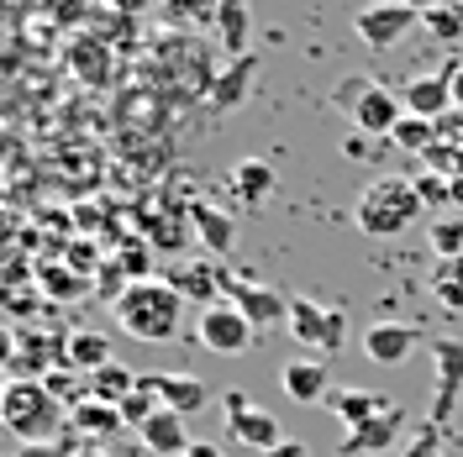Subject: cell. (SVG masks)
I'll return each mask as SVG.
<instances>
[{"label": "cell", "instance_id": "cell-1", "mask_svg": "<svg viewBox=\"0 0 463 457\" xmlns=\"http://www.w3.org/2000/svg\"><path fill=\"white\" fill-rule=\"evenodd\" d=\"M116 326L137 342H169L184 321V294L169 279H143V284H127L116 294Z\"/></svg>", "mask_w": 463, "mask_h": 457}, {"label": "cell", "instance_id": "cell-2", "mask_svg": "<svg viewBox=\"0 0 463 457\" xmlns=\"http://www.w3.org/2000/svg\"><path fill=\"white\" fill-rule=\"evenodd\" d=\"M421 190H416V179H401V173H379L364 184V195L353 201V221L364 237H401L421 221Z\"/></svg>", "mask_w": 463, "mask_h": 457}, {"label": "cell", "instance_id": "cell-3", "mask_svg": "<svg viewBox=\"0 0 463 457\" xmlns=\"http://www.w3.org/2000/svg\"><path fill=\"white\" fill-rule=\"evenodd\" d=\"M0 415H5V431L32 447V442H58L63 426H69V405L58 400L43 378H11L5 384V400H0Z\"/></svg>", "mask_w": 463, "mask_h": 457}, {"label": "cell", "instance_id": "cell-4", "mask_svg": "<svg viewBox=\"0 0 463 457\" xmlns=\"http://www.w3.org/2000/svg\"><path fill=\"white\" fill-rule=\"evenodd\" d=\"M195 342H201L205 352H216V358H237V352H248V347L259 342V326L237 311L232 300H216V305H205L201 321H195Z\"/></svg>", "mask_w": 463, "mask_h": 457}, {"label": "cell", "instance_id": "cell-5", "mask_svg": "<svg viewBox=\"0 0 463 457\" xmlns=\"http://www.w3.org/2000/svg\"><path fill=\"white\" fill-rule=\"evenodd\" d=\"M437 368V389H432V410H427V426H448L453 410L463 405V337H432L427 342Z\"/></svg>", "mask_w": 463, "mask_h": 457}, {"label": "cell", "instance_id": "cell-6", "mask_svg": "<svg viewBox=\"0 0 463 457\" xmlns=\"http://www.w3.org/2000/svg\"><path fill=\"white\" fill-rule=\"evenodd\" d=\"M289 326H295V342L317 352H337L347 342V311H321L306 294H289Z\"/></svg>", "mask_w": 463, "mask_h": 457}, {"label": "cell", "instance_id": "cell-7", "mask_svg": "<svg viewBox=\"0 0 463 457\" xmlns=\"http://www.w3.org/2000/svg\"><path fill=\"white\" fill-rule=\"evenodd\" d=\"M222 410H227V436L242 442V447H253L259 457H269L279 442H285V436H279V421H274L269 410H259V405H248L242 395H227Z\"/></svg>", "mask_w": 463, "mask_h": 457}, {"label": "cell", "instance_id": "cell-8", "mask_svg": "<svg viewBox=\"0 0 463 457\" xmlns=\"http://www.w3.org/2000/svg\"><path fill=\"white\" fill-rule=\"evenodd\" d=\"M411 27H421V5H369L353 16V32L369 42V48H395Z\"/></svg>", "mask_w": 463, "mask_h": 457}, {"label": "cell", "instance_id": "cell-9", "mask_svg": "<svg viewBox=\"0 0 463 457\" xmlns=\"http://www.w3.org/2000/svg\"><path fill=\"white\" fill-rule=\"evenodd\" d=\"M353 126L364 132V137H390L395 126L405 121V100L395 95V89H384V85H369L364 95H358V106H353Z\"/></svg>", "mask_w": 463, "mask_h": 457}, {"label": "cell", "instance_id": "cell-10", "mask_svg": "<svg viewBox=\"0 0 463 457\" xmlns=\"http://www.w3.org/2000/svg\"><path fill=\"white\" fill-rule=\"evenodd\" d=\"M416 347H421V331H416V326H405V321H374V326L364 331V358L379 363V368L405 363Z\"/></svg>", "mask_w": 463, "mask_h": 457}, {"label": "cell", "instance_id": "cell-11", "mask_svg": "<svg viewBox=\"0 0 463 457\" xmlns=\"http://www.w3.org/2000/svg\"><path fill=\"white\" fill-rule=\"evenodd\" d=\"M405 116H421V121H442L453 111V74H416L401 85Z\"/></svg>", "mask_w": 463, "mask_h": 457}, {"label": "cell", "instance_id": "cell-12", "mask_svg": "<svg viewBox=\"0 0 463 457\" xmlns=\"http://www.w3.org/2000/svg\"><path fill=\"white\" fill-rule=\"evenodd\" d=\"M279 389H285L295 405H326L332 395V373L321 358H289L285 368H279Z\"/></svg>", "mask_w": 463, "mask_h": 457}, {"label": "cell", "instance_id": "cell-13", "mask_svg": "<svg viewBox=\"0 0 463 457\" xmlns=\"http://www.w3.org/2000/svg\"><path fill=\"white\" fill-rule=\"evenodd\" d=\"M401 431H405V410L395 405V410H384V415H374V421H364L358 431H347L337 452L343 457H379L384 447L401 442Z\"/></svg>", "mask_w": 463, "mask_h": 457}, {"label": "cell", "instance_id": "cell-14", "mask_svg": "<svg viewBox=\"0 0 463 457\" xmlns=\"http://www.w3.org/2000/svg\"><path fill=\"white\" fill-rule=\"evenodd\" d=\"M153 389H158V405L174 410V415H184V421L211 405V384L195 378V373H153Z\"/></svg>", "mask_w": 463, "mask_h": 457}, {"label": "cell", "instance_id": "cell-15", "mask_svg": "<svg viewBox=\"0 0 463 457\" xmlns=\"http://www.w3.org/2000/svg\"><path fill=\"white\" fill-rule=\"evenodd\" d=\"M227 289H232V305L248 315L253 326H269V321H289V294H279V289H263V284H232L227 279Z\"/></svg>", "mask_w": 463, "mask_h": 457}, {"label": "cell", "instance_id": "cell-16", "mask_svg": "<svg viewBox=\"0 0 463 457\" xmlns=\"http://www.w3.org/2000/svg\"><path fill=\"white\" fill-rule=\"evenodd\" d=\"M326 405H332V415H337L347 431H358L364 421H374V415H384V410H395L379 389H332Z\"/></svg>", "mask_w": 463, "mask_h": 457}, {"label": "cell", "instance_id": "cell-17", "mask_svg": "<svg viewBox=\"0 0 463 457\" xmlns=\"http://www.w3.org/2000/svg\"><path fill=\"white\" fill-rule=\"evenodd\" d=\"M137 442H143L147 452L158 457H184L190 452V431H184V415H174V410H158L143 431H137Z\"/></svg>", "mask_w": 463, "mask_h": 457}, {"label": "cell", "instance_id": "cell-18", "mask_svg": "<svg viewBox=\"0 0 463 457\" xmlns=\"http://www.w3.org/2000/svg\"><path fill=\"white\" fill-rule=\"evenodd\" d=\"M63 363L85 368V378H95L100 368H111V337L106 331H69L63 337Z\"/></svg>", "mask_w": 463, "mask_h": 457}, {"label": "cell", "instance_id": "cell-19", "mask_svg": "<svg viewBox=\"0 0 463 457\" xmlns=\"http://www.w3.org/2000/svg\"><path fill=\"white\" fill-rule=\"evenodd\" d=\"M63 58H69V69H74L85 85H95V89L111 85V53H106V42H100V37H74Z\"/></svg>", "mask_w": 463, "mask_h": 457}, {"label": "cell", "instance_id": "cell-20", "mask_svg": "<svg viewBox=\"0 0 463 457\" xmlns=\"http://www.w3.org/2000/svg\"><path fill=\"white\" fill-rule=\"evenodd\" d=\"M53 358L63 363V342H43V337L22 331L11 347V378H37V368H48Z\"/></svg>", "mask_w": 463, "mask_h": 457}, {"label": "cell", "instance_id": "cell-21", "mask_svg": "<svg viewBox=\"0 0 463 457\" xmlns=\"http://www.w3.org/2000/svg\"><path fill=\"white\" fill-rule=\"evenodd\" d=\"M69 426L80 431L85 442H106V436L121 431V410L116 405H100V400H80L69 410Z\"/></svg>", "mask_w": 463, "mask_h": 457}, {"label": "cell", "instance_id": "cell-22", "mask_svg": "<svg viewBox=\"0 0 463 457\" xmlns=\"http://www.w3.org/2000/svg\"><path fill=\"white\" fill-rule=\"evenodd\" d=\"M232 195L242 205H263L274 195V169H269L263 158H242V163L232 169Z\"/></svg>", "mask_w": 463, "mask_h": 457}, {"label": "cell", "instance_id": "cell-23", "mask_svg": "<svg viewBox=\"0 0 463 457\" xmlns=\"http://www.w3.org/2000/svg\"><path fill=\"white\" fill-rule=\"evenodd\" d=\"M190 227H195V237L211 247V257L232 253V216L227 210H216V205H190Z\"/></svg>", "mask_w": 463, "mask_h": 457}, {"label": "cell", "instance_id": "cell-24", "mask_svg": "<svg viewBox=\"0 0 463 457\" xmlns=\"http://www.w3.org/2000/svg\"><path fill=\"white\" fill-rule=\"evenodd\" d=\"M137 384H143V373H132V368H100L95 373V378H90V400H100V405H116V410H121V405L132 400V395H137Z\"/></svg>", "mask_w": 463, "mask_h": 457}, {"label": "cell", "instance_id": "cell-25", "mask_svg": "<svg viewBox=\"0 0 463 457\" xmlns=\"http://www.w3.org/2000/svg\"><path fill=\"white\" fill-rule=\"evenodd\" d=\"M390 143L401 147V153H437V143H442V132H437V121H421V116H405L401 126L390 132Z\"/></svg>", "mask_w": 463, "mask_h": 457}, {"label": "cell", "instance_id": "cell-26", "mask_svg": "<svg viewBox=\"0 0 463 457\" xmlns=\"http://www.w3.org/2000/svg\"><path fill=\"white\" fill-rule=\"evenodd\" d=\"M432 294L448 311H463V257H437L432 263Z\"/></svg>", "mask_w": 463, "mask_h": 457}, {"label": "cell", "instance_id": "cell-27", "mask_svg": "<svg viewBox=\"0 0 463 457\" xmlns=\"http://www.w3.org/2000/svg\"><path fill=\"white\" fill-rule=\"evenodd\" d=\"M421 27L432 32L437 42H463V5H427Z\"/></svg>", "mask_w": 463, "mask_h": 457}, {"label": "cell", "instance_id": "cell-28", "mask_svg": "<svg viewBox=\"0 0 463 457\" xmlns=\"http://www.w3.org/2000/svg\"><path fill=\"white\" fill-rule=\"evenodd\" d=\"M427 242L437 257H463V216H437L427 227Z\"/></svg>", "mask_w": 463, "mask_h": 457}, {"label": "cell", "instance_id": "cell-29", "mask_svg": "<svg viewBox=\"0 0 463 457\" xmlns=\"http://www.w3.org/2000/svg\"><path fill=\"white\" fill-rule=\"evenodd\" d=\"M37 279H43V289H48L53 300H80V294H85V279H80V274H63L58 263H43Z\"/></svg>", "mask_w": 463, "mask_h": 457}, {"label": "cell", "instance_id": "cell-30", "mask_svg": "<svg viewBox=\"0 0 463 457\" xmlns=\"http://www.w3.org/2000/svg\"><path fill=\"white\" fill-rule=\"evenodd\" d=\"M169 284L179 289L184 300L195 294V300H205V305H216V300H211V284H216V279H211V268H179V274H169Z\"/></svg>", "mask_w": 463, "mask_h": 457}, {"label": "cell", "instance_id": "cell-31", "mask_svg": "<svg viewBox=\"0 0 463 457\" xmlns=\"http://www.w3.org/2000/svg\"><path fill=\"white\" fill-rule=\"evenodd\" d=\"M401 457H442V431H437V426H421L411 442H405Z\"/></svg>", "mask_w": 463, "mask_h": 457}, {"label": "cell", "instance_id": "cell-32", "mask_svg": "<svg viewBox=\"0 0 463 457\" xmlns=\"http://www.w3.org/2000/svg\"><path fill=\"white\" fill-rule=\"evenodd\" d=\"M222 27H227V48L242 53V42H248V16H242L237 5H227V11H222Z\"/></svg>", "mask_w": 463, "mask_h": 457}, {"label": "cell", "instance_id": "cell-33", "mask_svg": "<svg viewBox=\"0 0 463 457\" xmlns=\"http://www.w3.org/2000/svg\"><path fill=\"white\" fill-rule=\"evenodd\" d=\"M16 457H80V452H74V442H69V436H58V442H32V447H16Z\"/></svg>", "mask_w": 463, "mask_h": 457}, {"label": "cell", "instance_id": "cell-34", "mask_svg": "<svg viewBox=\"0 0 463 457\" xmlns=\"http://www.w3.org/2000/svg\"><path fill=\"white\" fill-rule=\"evenodd\" d=\"M121 274H132V284H143V279H147V247H143V242L121 247Z\"/></svg>", "mask_w": 463, "mask_h": 457}, {"label": "cell", "instance_id": "cell-35", "mask_svg": "<svg viewBox=\"0 0 463 457\" xmlns=\"http://www.w3.org/2000/svg\"><path fill=\"white\" fill-rule=\"evenodd\" d=\"M369 85H374V79H364V74H347L343 85H337V106H343V111H353V106H358V95H364Z\"/></svg>", "mask_w": 463, "mask_h": 457}, {"label": "cell", "instance_id": "cell-36", "mask_svg": "<svg viewBox=\"0 0 463 457\" xmlns=\"http://www.w3.org/2000/svg\"><path fill=\"white\" fill-rule=\"evenodd\" d=\"M269 457H311V447H306V442H279Z\"/></svg>", "mask_w": 463, "mask_h": 457}, {"label": "cell", "instance_id": "cell-37", "mask_svg": "<svg viewBox=\"0 0 463 457\" xmlns=\"http://www.w3.org/2000/svg\"><path fill=\"white\" fill-rule=\"evenodd\" d=\"M184 457H227V452H222L216 442H190V452H184Z\"/></svg>", "mask_w": 463, "mask_h": 457}, {"label": "cell", "instance_id": "cell-38", "mask_svg": "<svg viewBox=\"0 0 463 457\" xmlns=\"http://www.w3.org/2000/svg\"><path fill=\"white\" fill-rule=\"evenodd\" d=\"M448 74H453V111H463V63H453Z\"/></svg>", "mask_w": 463, "mask_h": 457}, {"label": "cell", "instance_id": "cell-39", "mask_svg": "<svg viewBox=\"0 0 463 457\" xmlns=\"http://www.w3.org/2000/svg\"><path fill=\"white\" fill-rule=\"evenodd\" d=\"M453 210H463V179H453Z\"/></svg>", "mask_w": 463, "mask_h": 457}, {"label": "cell", "instance_id": "cell-40", "mask_svg": "<svg viewBox=\"0 0 463 457\" xmlns=\"http://www.w3.org/2000/svg\"><path fill=\"white\" fill-rule=\"evenodd\" d=\"M80 457H106V452H100V447H80Z\"/></svg>", "mask_w": 463, "mask_h": 457}]
</instances>
